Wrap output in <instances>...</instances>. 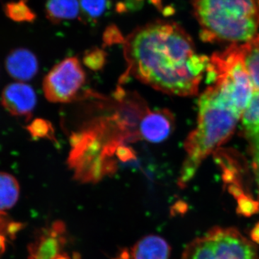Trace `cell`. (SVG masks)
<instances>
[{
	"label": "cell",
	"instance_id": "29",
	"mask_svg": "<svg viewBox=\"0 0 259 259\" xmlns=\"http://www.w3.org/2000/svg\"><path fill=\"white\" fill-rule=\"evenodd\" d=\"M258 6H259V0H258Z\"/></svg>",
	"mask_w": 259,
	"mask_h": 259
},
{
	"label": "cell",
	"instance_id": "12",
	"mask_svg": "<svg viewBox=\"0 0 259 259\" xmlns=\"http://www.w3.org/2000/svg\"><path fill=\"white\" fill-rule=\"evenodd\" d=\"M243 133L249 143L253 167L259 186V91H255L250 103L242 114Z\"/></svg>",
	"mask_w": 259,
	"mask_h": 259
},
{
	"label": "cell",
	"instance_id": "21",
	"mask_svg": "<svg viewBox=\"0 0 259 259\" xmlns=\"http://www.w3.org/2000/svg\"><path fill=\"white\" fill-rule=\"evenodd\" d=\"M28 129L29 133L35 139L37 138L51 139L52 137V134H54L51 124L47 121L40 120V119L34 120L30 125H29Z\"/></svg>",
	"mask_w": 259,
	"mask_h": 259
},
{
	"label": "cell",
	"instance_id": "4",
	"mask_svg": "<svg viewBox=\"0 0 259 259\" xmlns=\"http://www.w3.org/2000/svg\"><path fill=\"white\" fill-rule=\"evenodd\" d=\"M204 42L249 41L259 26L256 0H192Z\"/></svg>",
	"mask_w": 259,
	"mask_h": 259
},
{
	"label": "cell",
	"instance_id": "22",
	"mask_svg": "<svg viewBox=\"0 0 259 259\" xmlns=\"http://www.w3.org/2000/svg\"><path fill=\"white\" fill-rule=\"evenodd\" d=\"M125 37L122 35L117 25L112 24L108 25L103 33V42L105 47H110L115 44H123Z\"/></svg>",
	"mask_w": 259,
	"mask_h": 259
},
{
	"label": "cell",
	"instance_id": "17",
	"mask_svg": "<svg viewBox=\"0 0 259 259\" xmlns=\"http://www.w3.org/2000/svg\"><path fill=\"white\" fill-rule=\"evenodd\" d=\"M28 1L19 0L6 3L3 10L7 18L16 23H33L37 15L28 5Z\"/></svg>",
	"mask_w": 259,
	"mask_h": 259
},
{
	"label": "cell",
	"instance_id": "13",
	"mask_svg": "<svg viewBox=\"0 0 259 259\" xmlns=\"http://www.w3.org/2000/svg\"><path fill=\"white\" fill-rule=\"evenodd\" d=\"M65 227L59 222L53 225L39 238L31 251V259H53L61 252V248L66 242Z\"/></svg>",
	"mask_w": 259,
	"mask_h": 259
},
{
	"label": "cell",
	"instance_id": "3",
	"mask_svg": "<svg viewBox=\"0 0 259 259\" xmlns=\"http://www.w3.org/2000/svg\"><path fill=\"white\" fill-rule=\"evenodd\" d=\"M241 116L215 87L204 92L199 100L197 127L185 141L187 156L181 171L180 186L185 187L204 158L231 137Z\"/></svg>",
	"mask_w": 259,
	"mask_h": 259
},
{
	"label": "cell",
	"instance_id": "20",
	"mask_svg": "<svg viewBox=\"0 0 259 259\" xmlns=\"http://www.w3.org/2000/svg\"><path fill=\"white\" fill-rule=\"evenodd\" d=\"M237 212L245 217H250L259 212V202L255 201L250 196L242 194L238 198Z\"/></svg>",
	"mask_w": 259,
	"mask_h": 259
},
{
	"label": "cell",
	"instance_id": "24",
	"mask_svg": "<svg viewBox=\"0 0 259 259\" xmlns=\"http://www.w3.org/2000/svg\"><path fill=\"white\" fill-rule=\"evenodd\" d=\"M53 259H81V255L78 253H73L69 255V253L59 252Z\"/></svg>",
	"mask_w": 259,
	"mask_h": 259
},
{
	"label": "cell",
	"instance_id": "19",
	"mask_svg": "<svg viewBox=\"0 0 259 259\" xmlns=\"http://www.w3.org/2000/svg\"><path fill=\"white\" fill-rule=\"evenodd\" d=\"M83 61L92 70L101 69L106 61V54L102 49L94 48L85 53Z\"/></svg>",
	"mask_w": 259,
	"mask_h": 259
},
{
	"label": "cell",
	"instance_id": "16",
	"mask_svg": "<svg viewBox=\"0 0 259 259\" xmlns=\"http://www.w3.org/2000/svg\"><path fill=\"white\" fill-rule=\"evenodd\" d=\"M20 185L15 177L0 171V212L12 208L18 202Z\"/></svg>",
	"mask_w": 259,
	"mask_h": 259
},
{
	"label": "cell",
	"instance_id": "28",
	"mask_svg": "<svg viewBox=\"0 0 259 259\" xmlns=\"http://www.w3.org/2000/svg\"><path fill=\"white\" fill-rule=\"evenodd\" d=\"M3 236H1L0 235V247H1V245L3 244V242H4L5 240L4 238H3Z\"/></svg>",
	"mask_w": 259,
	"mask_h": 259
},
{
	"label": "cell",
	"instance_id": "11",
	"mask_svg": "<svg viewBox=\"0 0 259 259\" xmlns=\"http://www.w3.org/2000/svg\"><path fill=\"white\" fill-rule=\"evenodd\" d=\"M5 68L13 79L25 82L37 74L38 61L31 51L25 48H18L12 51L7 56Z\"/></svg>",
	"mask_w": 259,
	"mask_h": 259
},
{
	"label": "cell",
	"instance_id": "5",
	"mask_svg": "<svg viewBox=\"0 0 259 259\" xmlns=\"http://www.w3.org/2000/svg\"><path fill=\"white\" fill-rule=\"evenodd\" d=\"M206 72L208 83H212L242 115L253 96L254 87L245 68L241 46L234 44L213 54Z\"/></svg>",
	"mask_w": 259,
	"mask_h": 259
},
{
	"label": "cell",
	"instance_id": "18",
	"mask_svg": "<svg viewBox=\"0 0 259 259\" xmlns=\"http://www.w3.org/2000/svg\"><path fill=\"white\" fill-rule=\"evenodd\" d=\"M107 0H81L80 5L85 18L96 20L106 9Z\"/></svg>",
	"mask_w": 259,
	"mask_h": 259
},
{
	"label": "cell",
	"instance_id": "23",
	"mask_svg": "<svg viewBox=\"0 0 259 259\" xmlns=\"http://www.w3.org/2000/svg\"><path fill=\"white\" fill-rule=\"evenodd\" d=\"M18 225L10 222L5 212H0V235L3 236L4 233H13L18 230Z\"/></svg>",
	"mask_w": 259,
	"mask_h": 259
},
{
	"label": "cell",
	"instance_id": "8",
	"mask_svg": "<svg viewBox=\"0 0 259 259\" xmlns=\"http://www.w3.org/2000/svg\"><path fill=\"white\" fill-rule=\"evenodd\" d=\"M0 101L10 115L28 120L36 105L37 96L31 86L17 81L5 87Z\"/></svg>",
	"mask_w": 259,
	"mask_h": 259
},
{
	"label": "cell",
	"instance_id": "2",
	"mask_svg": "<svg viewBox=\"0 0 259 259\" xmlns=\"http://www.w3.org/2000/svg\"><path fill=\"white\" fill-rule=\"evenodd\" d=\"M115 111L83 127L71 137L69 163L76 180L86 183L101 180L115 171V154L120 158L125 142L140 139L139 125L142 114L127 100H117Z\"/></svg>",
	"mask_w": 259,
	"mask_h": 259
},
{
	"label": "cell",
	"instance_id": "15",
	"mask_svg": "<svg viewBox=\"0 0 259 259\" xmlns=\"http://www.w3.org/2000/svg\"><path fill=\"white\" fill-rule=\"evenodd\" d=\"M247 71L255 91H259V35L241 46Z\"/></svg>",
	"mask_w": 259,
	"mask_h": 259
},
{
	"label": "cell",
	"instance_id": "9",
	"mask_svg": "<svg viewBox=\"0 0 259 259\" xmlns=\"http://www.w3.org/2000/svg\"><path fill=\"white\" fill-rule=\"evenodd\" d=\"M175 126V117L169 110H148L139 122L140 139L151 144H160L171 136Z\"/></svg>",
	"mask_w": 259,
	"mask_h": 259
},
{
	"label": "cell",
	"instance_id": "10",
	"mask_svg": "<svg viewBox=\"0 0 259 259\" xmlns=\"http://www.w3.org/2000/svg\"><path fill=\"white\" fill-rule=\"evenodd\" d=\"M114 259H171V247L162 237L150 235L121 250Z\"/></svg>",
	"mask_w": 259,
	"mask_h": 259
},
{
	"label": "cell",
	"instance_id": "27",
	"mask_svg": "<svg viewBox=\"0 0 259 259\" xmlns=\"http://www.w3.org/2000/svg\"><path fill=\"white\" fill-rule=\"evenodd\" d=\"M150 3L156 7L158 10H161L163 9V6H162V0H149Z\"/></svg>",
	"mask_w": 259,
	"mask_h": 259
},
{
	"label": "cell",
	"instance_id": "6",
	"mask_svg": "<svg viewBox=\"0 0 259 259\" xmlns=\"http://www.w3.org/2000/svg\"><path fill=\"white\" fill-rule=\"evenodd\" d=\"M182 259H259L251 242L235 228L216 227L186 247Z\"/></svg>",
	"mask_w": 259,
	"mask_h": 259
},
{
	"label": "cell",
	"instance_id": "1",
	"mask_svg": "<svg viewBox=\"0 0 259 259\" xmlns=\"http://www.w3.org/2000/svg\"><path fill=\"white\" fill-rule=\"evenodd\" d=\"M126 74L155 90L176 96L198 93L209 59L194 54L193 40L178 23L157 20L125 37Z\"/></svg>",
	"mask_w": 259,
	"mask_h": 259
},
{
	"label": "cell",
	"instance_id": "14",
	"mask_svg": "<svg viewBox=\"0 0 259 259\" xmlns=\"http://www.w3.org/2000/svg\"><path fill=\"white\" fill-rule=\"evenodd\" d=\"M79 0H47L46 15L51 23L74 20L79 15Z\"/></svg>",
	"mask_w": 259,
	"mask_h": 259
},
{
	"label": "cell",
	"instance_id": "7",
	"mask_svg": "<svg viewBox=\"0 0 259 259\" xmlns=\"http://www.w3.org/2000/svg\"><path fill=\"white\" fill-rule=\"evenodd\" d=\"M86 81V74L77 58H67L48 73L42 89L49 102L68 103L81 97Z\"/></svg>",
	"mask_w": 259,
	"mask_h": 259
},
{
	"label": "cell",
	"instance_id": "26",
	"mask_svg": "<svg viewBox=\"0 0 259 259\" xmlns=\"http://www.w3.org/2000/svg\"><path fill=\"white\" fill-rule=\"evenodd\" d=\"M161 12L163 16L168 18V17L171 16V15L175 14V10L172 6H167L166 8H163Z\"/></svg>",
	"mask_w": 259,
	"mask_h": 259
},
{
	"label": "cell",
	"instance_id": "25",
	"mask_svg": "<svg viewBox=\"0 0 259 259\" xmlns=\"http://www.w3.org/2000/svg\"><path fill=\"white\" fill-rule=\"evenodd\" d=\"M250 237H251V239L253 240V242L259 244V222L253 227V229L250 232Z\"/></svg>",
	"mask_w": 259,
	"mask_h": 259
}]
</instances>
